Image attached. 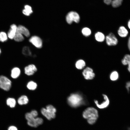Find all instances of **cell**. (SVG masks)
I'll return each instance as SVG.
<instances>
[{
  "label": "cell",
  "instance_id": "8992f818",
  "mask_svg": "<svg viewBox=\"0 0 130 130\" xmlns=\"http://www.w3.org/2000/svg\"><path fill=\"white\" fill-rule=\"evenodd\" d=\"M29 42L36 48H41L42 46L43 42L41 39L37 36H32L29 39Z\"/></svg>",
  "mask_w": 130,
  "mask_h": 130
},
{
  "label": "cell",
  "instance_id": "9c48e42d",
  "mask_svg": "<svg viewBox=\"0 0 130 130\" xmlns=\"http://www.w3.org/2000/svg\"><path fill=\"white\" fill-rule=\"evenodd\" d=\"M17 26H18L14 24H12L10 26L9 29L7 33L9 39H13L17 32Z\"/></svg>",
  "mask_w": 130,
  "mask_h": 130
},
{
  "label": "cell",
  "instance_id": "e575fe53",
  "mask_svg": "<svg viewBox=\"0 0 130 130\" xmlns=\"http://www.w3.org/2000/svg\"><path fill=\"white\" fill-rule=\"evenodd\" d=\"M1 53V49H0V55Z\"/></svg>",
  "mask_w": 130,
  "mask_h": 130
},
{
  "label": "cell",
  "instance_id": "30bf717a",
  "mask_svg": "<svg viewBox=\"0 0 130 130\" xmlns=\"http://www.w3.org/2000/svg\"><path fill=\"white\" fill-rule=\"evenodd\" d=\"M37 70L36 66L33 64L29 65L24 68L25 74L28 76H31Z\"/></svg>",
  "mask_w": 130,
  "mask_h": 130
},
{
  "label": "cell",
  "instance_id": "e0dca14e",
  "mask_svg": "<svg viewBox=\"0 0 130 130\" xmlns=\"http://www.w3.org/2000/svg\"><path fill=\"white\" fill-rule=\"evenodd\" d=\"M29 102L28 98L26 95H23L20 97L18 99V102L20 105H23L27 104Z\"/></svg>",
  "mask_w": 130,
  "mask_h": 130
},
{
  "label": "cell",
  "instance_id": "7a4b0ae2",
  "mask_svg": "<svg viewBox=\"0 0 130 130\" xmlns=\"http://www.w3.org/2000/svg\"><path fill=\"white\" fill-rule=\"evenodd\" d=\"M67 102L70 105L73 107H77L82 103L83 99L80 95L77 93L71 94L67 98Z\"/></svg>",
  "mask_w": 130,
  "mask_h": 130
},
{
  "label": "cell",
  "instance_id": "44dd1931",
  "mask_svg": "<svg viewBox=\"0 0 130 130\" xmlns=\"http://www.w3.org/2000/svg\"><path fill=\"white\" fill-rule=\"evenodd\" d=\"M7 105L11 108H13L15 107L16 104L15 99L13 98H9L6 100Z\"/></svg>",
  "mask_w": 130,
  "mask_h": 130
},
{
  "label": "cell",
  "instance_id": "1f68e13d",
  "mask_svg": "<svg viewBox=\"0 0 130 130\" xmlns=\"http://www.w3.org/2000/svg\"><path fill=\"white\" fill-rule=\"evenodd\" d=\"M8 130H18L16 127L13 126H11L8 127Z\"/></svg>",
  "mask_w": 130,
  "mask_h": 130
},
{
  "label": "cell",
  "instance_id": "7c38bea8",
  "mask_svg": "<svg viewBox=\"0 0 130 130\" xmlns=\"http://www.w3.org/2000/svg\"><path fill=\"white\" fill-rule=\"evenodd\" d=\"M17 32L27 37H29L30 35L29 30L25 26L21 25L18 26Z\"/></svg>",
  "mask_w": 130,
  "mask_h": 130
},
{
  "label": "cell",
  "instance_id": "d4e9b609",
  "mask_svg": "<svg viewBox=\"0 0 130 130\" xmlns=\"http://www.w3.org/2000/svg\"><path fill=\"white\" fill-rule=\"evenodd\" d=\"M81 32L84 36L87 37L91 35V30L89 28L85 27L82 28Z\"/></svg>",
  "mask_w": 130,
  "mask_h": 130
},
{
  "label": "cell",
  "instance_id": "8fae6325",
  "mask_svg": "<svg viewBox=\"0 0 130 130\" xmlns=\"http://www.w3.org/2000/svg\"><path fill=\"white\" fill-rule=\"evenodd\" d=\"M43 122V120L41 118L37 117L27 121V123L29 125L31 126L36 127L42 124Z\"/></svg>",
  "mask_w": 130,
  "mask_h": 130
},
{
  "label": "cell",
  "instance_id": "277c9868",
  "mask_svg": "<svg viewBox=\"0 0 130 130\" xmlns=\"http://www.w3.org/2000/svg\"><path fill=\"white\" fill-rule=\"evenodd\" d=\"M80 17L78 14L77 12L71 11L69 12L65 17L66 22L69 24H71L73 22L76 23H78L80 20Z\"/></svg>",
  "mask_w": 130,
  "mask_h": 130
},
{
  "label": "cell",
  "instance_id": "2e32d148",
  "mask_svg": "<svg viewBox=\"0 0 130 130\" xmlns=\"http://www.w3.org/2000/svg\"><path fill=\"white\" fill-rule=\"evenodd\" d=\"M95 40L98 42H102L105 39L104 34L102 32H98L95 34Z\"/></svg>",
  "mask_w": 130,
  "mask_h": 130
},
{
  "label": "cell",
  "instance_id": "9a60e30c",
  "mask_svg": "<svg viewBox=\"0 0 130 130\" xmlns=\"http://www.w3.org/2000/svg\"><path fill=\"white\" fill-rule=\"evenodd\" d=\"M21 71L20 69L17 67L13 68L11 70V76L13 79L17 78L20 75Z\"/></svg>",
  "mask_w": 130,
  "mask_h": 130
},
{
  "label": "cell",
  "instance_id": "cb8c5ba5",
  "mask_svg": "<svg viewBox=\"0 0 130 130\" xmlns=\"http://www.w3.org/2000/svg\"><path fill=\"white\" fill-rule=\"evenodd\" d=\"M26 86L27 88L29 90H33L36 89L37 88V84L36 83L31 81L28 82Z\"/></svg>",
  "mask_w": 130,
  "mask_h": 130
},
{
  "label": "cell",
  "instance_id": "52a82bcc",
  "mask_svg": "<svg viewBox=\"0 0 130 130\" xmlns=\"http://www.w3.org/2000/svg\"><path fill=\"white\" fill-rule=\"evenodd\" d=\"M103 100L102 102H99L97 100H95L94 101L97 106L100 109H103L106 108L109 104V100L107 96L105 94H103Z\"/></svg>",
  "mask_w": 130,
  "mask_h": 130
},
{
  "label": "cell",
  "instance_id": "836d02e7",
  "mask_svg": "<svg viewBox=\"0 0 130 130\" xmlns=\"http://www.w3.org/2000/svg\"><path fill=\"white\" fill-rule=\"evenodd\" d=\"M127 25L128 28L130 29V20L128 21L127 23Z\"/></svg>",
  "mask_w": 130,
  "mask_h": 130
},
{
  "label": "cell",
  "instance_id": "d6a6232c",
  "mask_svg": "<svg viewBox=\"0 0 130 130\" xmlns=\"http://www.w3.org/2000/svg\"><path fill=\"white\" fill-rule=\"evenodd\" d=\"M128 46L129 49L130 51V37H129L128 39Z\"/></svg>",
  "mask_w": 130,
  "mask_h": 130
},
{
  "label": "cell",
  "instance_id": "f546056e",
  "mask_svg": "<svg viewBox=\"0 0 130 130\" xmlns=\"http://www.w3.org/2000/svg\"><path fill=\"white\" fill-rule=\"evenodd\" d=\"M25 117L26 118L27 121L31 120L34 118L32 116L30 112L26 113L25 114Z\"/></svg>",
  "mask_w": 130,
  "mask_h": 130
},
{
  "label": "cell",
  "instance_id": "ac0fdd59",
  "mask_svg": "<svg viewBox=\"0 0 130 130\" xmlns=\"http://www.w3.org/2000/svg\"><path fill=\"white\" fill-rule=\"evenodd\" d=\"M122 62L124 65H128V69L130 72V55L127 54L125 55L122 60Z\"/></svg>",
  "mask_w": 130,
  "mask_h": 130
},
{
  "label": "cell",
  "instance_id": "4fadbf2b",
  "mask_svg": "<svg viewBox=\"0 0 130 130\" xmlns=\"http://www.w3.org/2000/svg\"><path fill=\"white\" fill-rule=\"evenodd\" d=\"M41 111L42 114L48 120H51L52 118H54L55 117V113L50 112L46 108H42Z\"/></svg>",
  "mask_w": 130,
  "mask_h": 130
},
{
  "label": "cell",
  "instance_id": "ffe728a7",
  "mask_svg": "<svg viewBox=\"0 0 130 130\" xmlns=\"http://www.w3.org/2000/svg\"><path fill=\"white\" fill-rule=\"evenodd\" d=\"M85 63L83 59H80L78 60L75 63V66L78 69H81L85 66Z\"/></svg>",
  "mask_w": 130,
  "mask_h": 130
},
{
  "label": "cell",
  "instance_id": "ba28073f",
  "mask_svg": "<svg viewBox=\"0 0 130 130\" xmlns=\"http://www.w3.org/2000/svg\"><path fill=\"white\" fill-rule=\"evenodd\" d=\"M84 78L87 80L92 79L95 76V74L91 68L87 67L82 72Z\"/></svg>",
  "mask_w": 130,
  "mask_h": 130
},
{
  "label": "cell",
  "instance_id": "d6986e66",
  "mask_svg": "<svg viewBox=\"0 0 130 130\" xmlns=\"http://www.w3.org/2000/svg\"><path fill=\"white\" fill-rule=\"evenodd\" d=\"M32 12L31 7L28 5H26L25 6L24 8L22 11L23 13L27 16H29Z\"/></svg>",
  "mask_w": 130,
  "mask_h": 130
},
{
  "label": "cell",
  "instance_id": "4dcf8cb0",
  "mask_svg": "<svg viewBox=\"0 0 130 130\" xmlns=\"http://www.w3.org/2000/svg\"><path fill=\"white\" fill-rule=\"evenodd\" d=\"M30 112L33 117L34 118H36L38 115V112L35 110H32Z\"/></svg>",
  "mask_w": 130,
  "mask_h": 130
},
{
  "label": "cell",
  "instance_id": "4316f807",
  "mask_svg": "<svg viewBox=\"0 0 130 130\" xmlns=\"http://www.w3.org/2000/svg\"><path fill=\"white\" fill-rule=\"evenodd\" d=\"M123 0H112L111 4L114 7H117L120 6L122 4Z\"/></svg>",
  "mask_w": 130,
  "mask_h": 130
},
{
  "label": "cell",
  "instance_id": "5b68a950",
  "mask_svg": "<svg viewBox=\"0 0 130 130\" xmlns=\"http://www.w3.org/2000/svg\"><path fill=\"white\" fill-rule=\"evenodd\" d=\"M107 44L109 46H115L118 43V40L114 34L110 33L107 35L105 38Z\"/></svg>",
  "mask_w": 130,
  "mask_h": 130
},
{
  "label": "cell",
  "instance_id": "7402d4cb",
  "mask_svg": "<svg viewBox=\"0 0 130 130\" xmlns=\"http://www.w3.org/2000/svg\"><path fill=\"white\" fill-rule=\"evenodd\" d=\"M24 39V36L18 32H16L13 39L15 41L17 42L22 41Z\"/></svg>",
  "mask_w": 130,
  "mask_h": 130
},
{
  "label": "cell",
  "instance_id": "3957f363",
  "mask_svg": "<svg viewBox=\"0 0 130 130\" xmlns=\"http://www.w3.org/2000/svg\"><path fill=\"white\" fill-rule=\"evenodd\" d=\"M12 82L10 80L6 77L3 75L0 76V88L7 91L10 89Z\"/></svg>",
  "mask_w": 130,
  "mask_h": 130
},
{
  "label": "cell",
  "instance_id": "6da1fadb",
  "mask_svg": "<svg viewBox=\"0 0 130 130\" xmlns=\"http://www.w3.org/2000/svg\"><path fill=\"white\" fill-rule=\"evenodd\" d=\"M83 117L87 120L88 123L90 124H94L96 121L98 117L97 110L93 107H89L83 112Z\"/></svg>",
  "mask_w": 130,
  "mask_h": 130
},
{
  "label": "cell",
  "instance_id": "5bb4252c",
  "mask_svg": "<svg viewBox=\"0 0 130 130\" xmlns=\"http://www.w3.org/2000/svg\"><path fill=\"white\" fill-rule=\"evenodd\" d=\"M119 35L121 37L124 38L127 36L128 34V31L126 28L124 26H120L117 31Z\"/></svg>",
  "mask_w": 130,
  "mask_h": 130
},
{
  "label": "cell",
  "instance_id": "484cf974",
  "mask_svg": "<svg viewBox=\"0 0 130 130\" xmlns=\"http://www.w3.org/2000/svg\"><path fill=\"white\" fill-rule=\"evenodd\" d=\"M22 53L24 55L26 56H31L32 52L29 48L27 46L24 47L22 50Z\"/></svg>",
  "mask_w": 130,
  "mask_h": 130
},
{
  "label": "cell",
  "instance_id": "f1b7e54d",
  "mask_svg": "<svg viewBox=\"0 0 130 130\" xmlns=\"http://www.w3.org/2000/svg\"><path fill=\"white\" fill-rule=\"evenodd\" d=\"M118 76L117 72L116 71H114L111 74L110 76V78L112 80L115 81L117 79Z\"/></svg>",
  "mask_w": 130,
  "mask_h": 130
},
{
  "label": "cell",
  "instance_id": "83f0119b",
  "mask_svg": "<svg viewBox=\"0 0 130 130\" xmlns=\"http://www.w3.org/2000/svg\"><path fill=\"white\" fill-rule=\"evenodd\" d=\"M46 108L48 111L52 113H55L56 111L55 108L51 105H47Z\"/></svg>",
  "mask_w": 130,
  "mask_h": 130
},
{
  "label": "cell",
  "instance_id": "603a6c76",
  "mask_svg": "<svg viewBox=\"0 0 130 130\" xmlns=\"http://www.w3.org/2000/svg\"><path fill=\"white\" fill-rule=\"evenodd\" d=\"M8 38L7 33L4 31L0 32V42L2 43L6 42Z\"/></svg>",
  "mask_w": 130,
  "mask_h": 130
}]
</instances>
